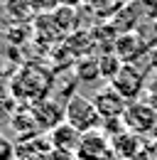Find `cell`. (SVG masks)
Returning a JSON list of instances; mask_svg holds the SVG:
<instances>
[{
  "instance_id": "cell-1",
  "label": "cell",
  "mask_w": 157,
  "mask_h": 160,
  "mask_svg": "<svg viewBox=\"0 0 157 160\" xmlns=\"http://www.w3.org/2000/svg\"><path fill=\"white\" fill-rule=\"evenodd\" d=\"M64 113H66V123L71 128H76L78 133H88V131L103 128V121H101V113H98L93 99H86L81 94H74L71 99H66Z\"/></svg>"
},
{
  "instance_id": "cell-2",
  "label": "cell",
  "mask_w": 157,
  "mask_h": 160,
  "mask_svg": "<svg viewBox=\"0 0 157 160\" xmlns=\"http://www.w3.org/2000/svg\"><path fill=\"white\" fill-rule=\"evenodd\" d=\"M123 128L135 136H155L157 138V111L147 101H130L123 113Z\"/></svg>"
},
{
  "instance_id": "cell-3",
  "label": "cell",
  "mask_w": 157,
  "mask_h": 160,
  "mask_svg": "<svg viewBox=\"0 0 157 160\" xmlns=\"http://www.w3.org/2000/svg\"><path fill=\"white\" fill-rule=\"evenodd\" d=\"M93 103H96L98 113H101L103 131H106V128L113 131L116 123H118V126H123V113H125V108H128V101L123 99L111 84L101 86L96 94H93Z\"/></svg>"
},
{
  "instance_id": "cell-4",
  "label": "cell",
  "mask_w": 157,
  "mask_h": 160,
  "mask_svg": "<svg viewBox=\"0 0 157 160\" xmlns=\"http://www.w3.org/2000/svg\"><path fill=\"white\" fill-rule=\"evenodd\" d=\"M111 86L128 103L130 101H140V94H145V89H147V77H145V72L137 64H123L120 72L113 77Z\"/></svg>"
},
{
  "instance_id": "cell-5",
  "label": "cell",
  "mask_w": 157,
  "mask_h": 160,
  "mask_svg": "<svg viewBox=\"0 0 157 160\" xmlns=\"http://www.w3.org/2000/svg\"><path fill=\"white\" fill-rule=\"evenodd\" d=\"M111 158H113V145H111V136L103 128L81 133L76 160H111Z\"/></svg>"
},
{
  "instance_id": "cell-6",
  "label": "cell",
  "mask_w": 157,
  "mask_h": 160,
  "mask_svg": "<svg viewBox=\"0 0 157 160\" xmlns=\"http://www.w3.org/2000/svg\"><path fill=\"white\" fill-rule=\"evenodd\" d=\"M113 52L118 54V59L123 64H137L140 57L150 54V47L140 37V32H125V35H118L116 44H113Z\"/></svg>"
},
{
  "instance_id": "cell-7",
  "label": "cell",
  "mask_w": 157,
  "mask_h": 160,
  "mask_svg": "<svg viewBox=\"0 0 157 160\" xmlns=\"http://www.w3.org/2000/svg\"><path fill=\"white\" fill-rule=\"evenodd\" d=\"M32 116H35V121H37L42 133H52L61 123H66L64 106H59V101H54V99H44V101H39V103H35L32 106Z\"/></svg>"
},
{
  "instance_id": "cell-8",
  "label": "cell",
  "mask_w": 157,
  "mask_h": 160,
  "mask_svg": "<svg viewBox=\"0 0 157 160\" xmlns=\"http://www.w3.org/2000/svg\"><path fill=\"white\" fill-rule=\"evenodd\" d=\"M111 145H113V155L120 160H135L137 155H142V143H140V136L120 128V133H111Z\"/></svg>"
},
{
  "instance_id": "cell-9",
  "label": "cell",
  "mask_w": 157,
  "mask_h": 160,
  "mask_svg": "<svg viewBox=\"0 0 157 160\" xmlns=\"http://www.w3.org/2000/svg\"><path fill=\"white\" fill-rule=\"evenodd\" d=\"M10 126H12V131H15V136L20 138V143H27V140H35L39 138V126L35 116H32V108H20L17 113H15V118L10 121Z\"/></svg>"
},
{
  "instance_id": "cell-10",
  "label": "cell",
  "mask_w": 157,
  "mask_h": 160,
  "mask_svg": "<svg viewBox=\"0 0 157 160\" xmlns=\"http://www.w3.org/2000/svg\"><path fill=\"white\" fill-rule=\"evenodd\" d=\"M47 138L52 143L54 150H66V153H76L78 140H81V133L76 128H71L69 123H61L59 128H54L52 133H47Z\"/></svg>"
},
{
  "instance_id": "cell-11",
  "label": "cell",
  "mask_w": 157,
  "mask_h": 160,
  "mask_svg": "<svg viewBox=\"0 0 157 160\" xmlns=\"http://www.w3.org/2000/svg\"><path fill=\"white\" fill-rule=\"evenodd\" d=\"M74 72L81 81H93L101 77V69H98V54H86V57H78L74 62Z\"/></svg>"
},
{
  "instance_id": "cell-12",
  "label": "cell",
  "mask_w": 157,
  "mask_h": 160,
  "mask_svg": "<svg viewBox=\"0 0 157 160\" xmlns=\"http://www.w3.org/2000/svg\"><path fill=\"white\" fill-rule=\"evenodd\" d=\"M120 67H123V62L118 59L116 52H103V54H98V69H101V77L108 81H113L118 72H120Z\"/></svg>"
},
{
  "instance_id": "cell-13",
  "label": "cell",
  "mask_w": 157,
  "mask_h": 160,
  "mask_svg": "<svg viewBox=\"0 0 157 160\" xmlns=\"http://www.w3.org/2000/svg\"><path fill=\"white\" fill-rule=\"evenodd\" d=\"M83 8H88L93 15L103 18V20H111L118 10H120L116 5V0H83Z\"/></svg>"
},
{
  "instance_id": "cell-14",
  "label": "cell",
  "mask_w": 157,
  "mask_h": 160,
  "mask_svg": "<svg viewBox=\"0 0 157 160\" xmlns=\"http://www.w3.org/2000/svg\"><path fill=\"white\" fill-rule=\"evenodd\" d=\"M20 111V101L10 91H0V123H10Z\"/></svg>"
},
{
  "instance_id": "cell-15",
  "label": "cell",
  "mask_w": 157,
  "mask_h": 160,
  "mask_svg": "<svg viewBox=\"0 0 157 160\" xmlns=\"http://www.w3.org/2000/svg\"><path fill=\"white\" fill-rule=\"evenodd\" d=\"M137 32H140V37H142V40L147 42V47H150V49H155V44H157V18H152L150 22H145Z\"/></svg>"
},
{
  "instance_id": "cell-16",
  "label": "cell",
  "mask_w": 157,
  "mask_h": 160,
  "mask_svg": "<svg viewBox=\"0 0 157 160\" xmlns=\"http://www.w3.org/2000/svg\"><path fill=\"white\" fill-rule=\"evenodd\" d=\"M32 5V10L37 15H47V12H54L59 8V0H27Z\"/></svg>"
},
{
  "instance_id": "cell-17",
  "label": "cell",
  "mask_w": 157,
  "mask_h": 160,
  "mask_svg": "<svg viewBox=\"0 0 157 160\" xmlns=\"http://www.w3.org/2000/svg\"><path fill=\"white\" fill-rule=\"evenodd\" d=\"M15 155H17V145L10 138L0 136V160H12Z\"/></svg>"
},
{
  "instance_id": "cell-18",
  "label": "cell",
  "mask_w": 157,
  "mask_h": 160,
  "mask_svg": "<svg viewBox=\"0 0 157 160\" xmlns=\"http://www.w3.org/2000/svg\"><path fill=\"white\" fill-rule=\"evenodd\" d=\"M145 96H147V103H150V106H152V108H155L157 111V74H152V77H150V79H147V89H145Z\"/></svg>"
},
{
  "instance_id": "cell-19",
  "label": "cell",
  "mask_w": 157,
  "mask_h": 160,
  "mask_svg": "<svg viewBox=\"0 0 157 160\" xmlns=\"http://www.w3.org/2000/svg\"><path fill=\"white\" fill-rule=\"evenodd\" d=\"M44 160H76V153H66V150H49Z\"/></svg>"
},
{
  "instance_id": "cell-20",
  "label": "cell",
  "mask_w": 157,
  "mask_h": 160,
  "mask_svg": "<svg viewBox=\"0 0 157 160\" xmlns=\"http://www.w3.org/2000/svg\"><path fill=\"white\" fill-rule=\"evenodd\" d=\"M147 59H150V69H155V72H157V47H155V49H150Z\"/></svg>"
},
{
  "instance_id": "cell-21",
  "label": "cell",
  "mask_w": 157,
  "mask_h": 160,
  "mask_svg": "<svg viewBox=\"0 0 157 160\" xmlns=\"http://www.w3.org/2000/svg\"><path fill=\"white\" fill-rule=\"evenodd\" d=\"M147 153H150V160H157V138L147 145Z\"/></svg>"
},
{
  "instance_id": "cell-22",
  "label": "cell",
  "mask_w": 157,
  "mask_h": 160,
  "mask_svg": "<svg viewBox=\"0 0 157 160\" xmlns=\"http://www.w3.org/2000/svg\"><path fill=\"white\" fill-rule=\"evenodd\" d=\"M78 2L83 5V0H59V5H66V8H76Z\"/></svg>"
},
{
  "instance_id": "cell-23",
  "label": "cell",
  "mask_w": 157,
  "mask_h": 160,
  "mask_svg": "<svg viewBox=\"0 0 157 160\" xmlns=\"http://www.w3.org/2000/svg\"><path fill=\"white\" fill-rule=\"evenodd\" d=\"M130 2H133V0H116L118 8H125V5H130Z\"/></svg>"
},
{
  "instance_id": "cell-24",
  "label": "cell",
  "mask_w": 157,
  "mask_h": 160,
  "mask_svg": "<svg viewBox=\"0 0 157 160\" xmlns=\"http://www.w3.org/2000/svg\"><path fill=\"white\" fill-rule=\"evenodd\" d=\"M0 77H2V62H0Z\"/></svg>"
}]
</instances>
